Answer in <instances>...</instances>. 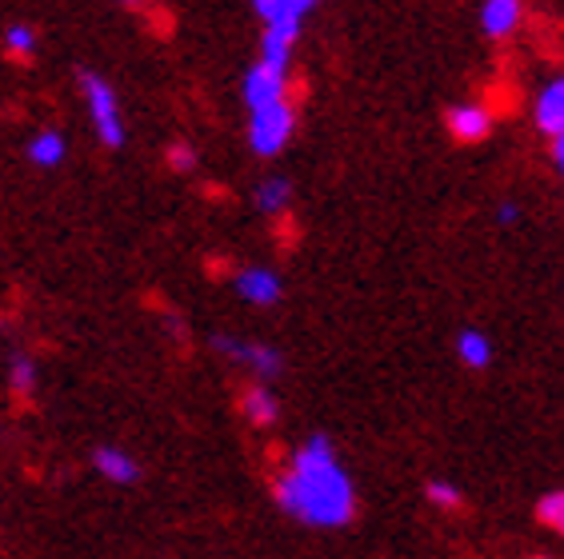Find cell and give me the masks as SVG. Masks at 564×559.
<instances>
[{
  "label": "cell",
  "instance_id": "obj_9",
  "mask_svg": "<svg viewBox=\"0 0 564 559\" xmlns=\"http://www.w3.org/2000/svg\"><path fill=\"white\" fill-rule=\"evenodd\" d=\"M93 468H97V475H105V480L117 487H129L141 480V463H137V456H129L124 448H112V443H105V448L93 452Z\"/></svg>",
  "mask_w": 564,
  "mask_h": 559
},
{
  "label": "cell",
  "instance_id": "obj_6",
  "mask_svg": "<svg viewBox=\"0 0 564 559\" xmlns=\"http://www.w3.org/2000/svg\"><path fill=\"white\" fill-rule=\"evenodd\" d=\"M492 124H497V117H492L485 105H453L445 112L448 136L460 140V144H480V140H489Z\"/></svg>",
  "mask_w": 564,
  "mask_h": 559
},
{
  "label": "cell",
  "instance_id": "obj_15",
  "mask_svg": "<svg viewBox=\"0 0 564 559\" xmlns=\"http://www.w3.org/2000/svg\"><path fill=\"white\" fill-rule=\"evenodd\" d=\"M289 200H293V180H289V176H264V180L257 184V208H261L264 216L284 212Z\"/></svg>",
  "mask_w": 564,
  "mask_h": 559
},
{
  "label": "cell",
  "instance_id": "obj_2",
  "mask_svg": "<svg viewBox=\"0 0 564 559\" xmlns=\"http://www.w3.org/2000/svg\"><path fill=\"white\" fill-rule=\"evenodd\" d=\"M76 85H80V100H85V112H88V120H93V132H97L100 144H105V149H124L129 124H124V112H120L117 88L100 73H93V68H80Z\"/></svg>",
  "mask_w": 564,
  "mask_h": 559
},
{
  "label": "cell",
  "instance_id": "obj_5",
  "mask_svg": "<svg viewBox=\"0 0 564 559\" xmlns=\"http://www.w3.org/2000/svg\"><path fill=\"white\" fill-rule=\"evenodd\" d=\"M240 97L249 108L272 105V100H289V68H276L269 61H257V65L245 73V85H240Z\"/></svg>",
  "mask_w": 564,
  "mask_h": 559
},
{
  "label": "cell",
  "instance_id": "obj_4",
  "mask_svg": "<svg viewBox=\"0 0 564 559\" xmlns=\"http://www.w3.org/2000/svg\"><path fill=\"white\" fill-rule=\"evenodd\" d=\"M208 344H213V352L217 355L232 360V364L249 368L252 376L264 380V384H272V380L284 372V355L272 344H257V340H240V336H225V332H217Z\"/></svg>",
  "mask_w": 564,
  "mask_h": 559
},
{
  "label": "cell",
  "instance_id": "obj_19",
  "mask_svg": "<svg viewBox=\"0 0 564 559\" xmlns=\"http://www.w3.org/2000/svg\"><path fill=\"white\" fill-rule=\"evenodd\" d=\"M424 492H429V504L441 507V512H460L465 507V492L456 484H448V480H433Z\"/></svg>",
  "mask_w": 564,
  "mask_h": 559
},
{
  "label": "cell",
  "instance_id": "obj_17",
  "mask_svg": "<svg viewBox=\"0 0 564 559\" xmlns=\"http://www.w3.org/2000/svg\"><path fill=\"white\" fill-rule=\"evenodd\" d=\"M36 360L33 355H24V352H17L9 360V387L17 392V396H33L36 392Z\"/></svg>",
  "mask_w": 564,
  "mask_h": 559
},
{
  "label": "cell",
  "instance_id": "obj_11",
  "mask_svg": "<svg viewBox=\"0 0 564 559\" xmlns=\"http://www.w3.org/2000/svg\"><path fill=\"white\" fill-rule=\"evenodd\" d=\"M240 416L249 419L252 428H272V424L281 419V399H276V392H272L264 380H257V384L240 396Z\"/></svg>",
  "mask_w": 564,
  "mask_h": 559
},
{
  "label": "cell",
  "instance_id": "obj_8",
  "mask_svg": "<svg viewBox=\"0 0 564 559\" xmlns=\"http://www.w3.org/2000/svg\"><path fill=\"white\" fill-rule=\"evenodd\" d=\"M301 24L304 21H264V36H261V61L276 68L293 65L296 41H301Z\"/></svg>",
  "mask_w": 564,
  "mask_h": 559
},
{
  "label": "cell",
  "instance_id": "obj_14",
  "mask_svg": "<svg viewBox=\"0 0 564 559\" xmlns=\"http://www.w3.org/2000/svg\"><path fill=\"white\" fill-rule=\"evenodd\" d=\"M456 355H460V364L480 372V368L492 364V340L480 328H465V332L456 336Z\"/></svg>",
  "mask_w": 564,
  "mask_h": 559
},
{
  "label": "cell",
  "instance_id": "obj_23",
  "mask_svg": "<svg viewBox=\"0 0 564 559\" xmlns=\"http://www.w3.org/2000/svg\"><path fill=\"white\" fill-rule=\"evenodd\" d=\"M316 4H321V0H293L296 12H308V9H316Z\"/></svg>",
  "mask_w": 564,
  "mask_h": 559
},
{
  "label": "cell",
  "instance_id": "obj_24",
  "mask_svg": "<svg viewBox=\"0 0 564 559\" xmlns=\"http://www.w3.org/2000/svg\"><path fill=\"white\" fill-rule=\"evenodd\" d=\"M112 4H120V9H137V4H144V0H112Z\"/></svg>",
  "mask_w": 564,
  "mask_h": 559
},
{
  "label": "cell",
  "instance_id": "obj_3",
  "mask_svg": "<svg viewBox=\"0 0 564 559\" xmlns=\"http://www.w3.org/2000/svg\"><path fill=\"white\" fill-rule=\"evenodd\" d=\"M296 132V108L289 100H272V105L249 108V149L261 156V161H272L289 149V140Z\"/></svg>",
  "mask_w": 564,
  "mask_h": 559
},
{
  "label": "cell",
  "instance_id": "obj_22",
  "mask_svg": "<svg viewBox=\"0 0 564 559\" xmlns=\"http://www.w3.org/2000/svg\"><path fill=\"white\" fill-rule=\"evenodd\" d=\"M553 164L564 173V129L553 132Z\"/></svg>",
  "mask_w": 564,
  "mask_h": 559
},
{
  "label": "cell",
  "instance_id": "obj_16",
  "mask_svg": "<svg viewBox=\"0 0 564 559\" xmlns=\"http://www.w3.org/2000/svg\"><path fill=\"white\" fill-rule=\"evenodd\" d=\"M36 48H41V33H36L29 21H12L4 29V53L17 56V61H33Z\"/></svg>",
  "mask_w": 564,
  "mask_h": 559
},
{
  "label": "cell",
  "instance_id": "obj_7",
  "mask_svg": "<svg viewBox=\"0 0 564 559\" xmlns=\"http://www.w3.org/2000/svg\"><path fill=\"white\" fill-rule=\"evenodd\" d=\"M232 288L245 304L252 308H272V304H281L284 296V280L276 276L272 268H240L232 276Z\"/></svg>",
  "mask_w": 564,
  "mask_h": 559
},
{
  "label": "cell",
  "instance_id": "obj_12",
  "mask_svg": "<svg viewBox=\"0 0 564 559\" xmlns=\"http://www.w3.org/2000/svg\"><path fill=\"white\" fill-rule=\"evenodd\" d=\"M532 120H536V129L544 136H553V132L564 129V76L549 80L541 88V97H536V108H532Z\"/></svg>",
  "mask_w": 564,
  "mask_h": 559
},
{
  "label": "cell",
  "instance_id": "obj_10",
  "mask_svg": "<svg viewBox=\"0 0 564 559\" xmlns=\"http://www.w3.org/2000/svg\"><path fill=\"white\" fill-rule=\"evenodd\" d=\"M521 17H524V0H485L480 29H485V36H492V41H509V36L521 29Z\"/></svg>",
  "mask_w": 564,
  "mask_h": 559
},
{
  "label": "cell",
  "instance_id": "obj_13",
  "mask_svg": "<svg viewBox=\"0 0 564 559\" xmlns=\"http://www.w3.org/2000/svg\"><path fill=\"white\" fill-rule=\"evenodd\" d=\"M24 156L36 164V168H56V164H65L68 156V140L61 136L56 129H41L29 136V149H24Z\"/></svg>",
  "mask_w": 564,
  "mask_h": 559
},
{
  "label": "cell",
  "instance_id": "obj_20",
  "mask_svg": "<svg viewBox=\"0 0 564 559\" xmlns=\"http://www.w3.org/2000/svg\"><path fill=\"white\" fill-rule=\"evenodd\" d=\"M164 161H169V168H173V173H193L196 164H200V152H196L188 140H173V144H169V152H164Z\"/></svg>",
  "mask_w": 564,
  "mask_h": 559
},
{
  "label": "cell",
  "instance_id": "obj_1",
  "mask_svg": "<svg viewBox=\"0 0 564 559\" xmlns=\"http://www.w3.org/2000/svg\"><path fill=\"white\" fill-rule=\"evenodd\" d=\"M272 500L284 516L308 527H345L357 516L352 475L340 468L337 443L328 440L325 431H313L289 456V468L272 484Z\"/></svg>",
  "mask_w": 564,
  "mask_h": 559
},
{
  "label": "cell",
  "instance_id": "obj_18",
  "mask_svg": "<svg viewBox=\"0 0 564 559\" xmlns=\"http://www.w3.org/2000/svg\"><path fill=\"white\" fill-rule=\"evenodd\" d=\"M536 519H541L544 527H553L556 536L564 539V492H544L541 500H536Z\"/></svg>",
  "mask_w": 564,
  "mask_h": 559
},
{
  "label": "cell",
  "instance_id": "obj_21",
  "mask_svg": "<svg viewBox=\"0 0 564 559\" xmlns=\"http://www.w3.org/2000/svg\"><path fill=\"white\" fill-rule=\"evenodd\" d=\"M497 220H500V224H517V220H521V208H517V205H500L497 208Z\"/></svg>",
  "mask_w": 564,
  "mask_h": 559
}]
</instances>
